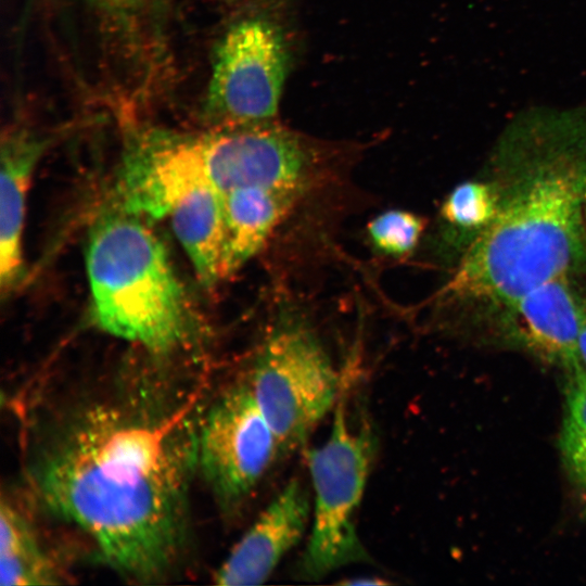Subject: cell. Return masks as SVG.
I'll return each instance as SVG.
<instances>
[{"mask_svg": "<svg viewBox=\"0 0 586 586\" xmlns=\"http://www.w3.org/2000/svg\"><path fill=\"white\" fill-rule=\"evenodd\" d=\"M281 454L249 382L230 387L202 418L198 469L225 511L243 505Z\"/></svg>", "mask_w": 586, "mask_h": 586, "instance_id": "cell-8", "label": "cell"}, {"mask_svg": "<svg viewBox=\"0 0 586 586\" xmlns=\"http://www.w3.org/2000/svg\"><path fill=\"white\" fill-rule=\"evenodd\" d=\"M499 202L500 193L495 181L469 180L449 192L440 213L457 237L469 238L471 243L493 222Z\"/></svg>", "mask_w": 586, "mask_h": 586, "instance_id": "cell-15", "label": "cell"}, {"mask_svg": "<svg viewBox=\"0 0 586 586\" xmlns=\"http://www.w3.org/2000/svg\"><path fill=\"white\" fill-rule=\"evenodd\" d=\"M222 194L224 239L220 279L239 270L265 245L304 196L264 188H238Z\"/></svg>", "mask_w": 586, "mask_h": 586, "instance_id": "cell-12", "label": "cell"}, {"mask_svg": "<svg viewBox=\"0 0 586 586\" xmlns=\"http://www.w3.org/2000/svg\"><path fill=\"white\" fill-rule=\"evenodd\" d=\"M424 227L425 220L412 212L388 209L368 222L367 235L375 251L400 258L413 252Z\"/></svg>", "mask_w": 586, "mask_h": 586, "instance_id": "cell-17", "label": "cell"}, {"mask_svg": "<svg viewBox=\"0 0 586 586\" xmlns=\"http://www.w3.org/2000/svg\"><path fill=\"white\" fill-rule=\"evenodd\" d=\"M201 406L191 386L128 380L75 400L37 436L39 498L123 577L156 582L182 556Z\"/></svg>", "mask_w": 586, "mask_h": 586, "instance_id": "cell-1", "label": "cell"}, {"mask_svg": "<svg viewBox=\"0 0 586 586\" xmlns=\"http://www.w3.org/2000/svg\"><path fill=\"white\" fill-rule=\"evenodd\" d=\"M249 384L282 454L302 446L335 407L340 378L318 337L286 319L266 336Z\"/></svg>", "mask_w": 586, "mask_h": 586, "instance_id": "cell-6", "label": "cell"}, {"mask_svg": "<svg viewBox=\"0 0 586 586\" xmlns=\"http://www.w3.org/2000/svg\"><path fill=\"white\" fill-rule=\"evenodd\" d=\"M292 61L279 0H264L237 17L214 49L204 101L213 127L275 120Z\"/></svg>", "mask_w": 586, "mask_h": 586, "instance_id": "cell-4", "label": "cell"}, {"mask_svg": "<svg viewBox=\"0 0 586 586\" xmlns=\"http://www.w3.org/2000/svg\"><path fill=\"white\" fill-rule=\"evenodd\" d=\"M204 171L221 192L264 188L305 195L321 177L323 150L275 120L193 133Z\"/></svg>", "mask_w": 586, "mask_h": 586, "instance_id": "cell-7", "label": "cell"}, {"mask_svg": "<svg viewBox=\"0 0 586 586\" xmlns=\"http://www.w3.org/2000/svg\"><path fill=\"white\" fill-rule=\"evenodd\" d=\"M560 449L571 481L586 494V386L568 383Z\"/></svg>", "mask_w": 586, "mask_h": 586, "instance_id": "cell-16", "label": "cell"}, {"mask_svg": "<svg viewBox=\"0 0 586 586\" xmlns=\"http://www.w3.org/2000/svg\"><path fill=\"white\" fill-rule=\"evenodd\" d=\"M582 303L569 276L555 278L501 308V332L512 345L565 369L578 337Z\"/></svg>", "mask_w": 586, "mask_h": 586, "instance_id": "cell-10", "label": "cell"}, {"mask_svg": "<svg viewBox=\"0 0 586 586\" xmlns=\"http://www.w3.org/2000/svg\"><path fill=\"white\" fill-rule=\"evenodd\" d=\"M569 383L586 386V296H583L582 320L576 346L566 366Z\"/></svg>", "mask_w": 586, "mask_h": 586, "instance_id": "cell-19", "label": "cell"}, {"mask_svg": "<svg viewBox=\"0 0 586 586\" xmlns=\"http://www.w3.org/2000/svg\"><path fill=\"white\" fill-rule=\"evenodd\" d=\"M518 169L494 180L498 213L444 286L451 300L504 308L586 259V154L561 149Z\"/></svg>", "mask_w": 586, "mask_h": 586, "instance_id": "cell-2", "label": "cell"}, {"mask_svg": "<svg viewBox=\"0 0 586 586\" xmlns=\"http://www.w3.org/2000/svg\"><path fill=\"white\" fill-rule=\"evenodd\" d=\"M313 502L294 477L270 500L215 574L218 585L263 584L283 557L303 538Z\"/></svg>", "mask_w": 586, "mask_h": 586, "instance_id": "cell-9", "label": "cell"}, {"mask_svg": "<svg viewBox=\"0 0 586 586\" xmlns=\"http://www.w3.org/2000/svg\"><path fill=\"white\" fill-rule=\"evenodd\" d=\"M0 584L34 586L60 583V572L34 526L11 501L0 508Z\"/></svg>", "mask_w": 586, "mask_h": 586, "instance_id": "cell-14", "label": "cell"}, {"mask_svg": "<svg viewBox=\"0 0 586 586\" xmlns=\"http://www.w3.org/2000/svg\"><path fill=\"white\" fill-rule=\"evenodd\" d=\"M584 217H585V221H586V191H585V195H584Z\"/></svg>", "mask_w": 586, "mask_h": 586, "instance_id": "cell-20", "label": "cell"}, {"mask_svg": "<svg viewBox=\"0 0 586 586\" xmlns=\"http://www.w3.org/2000/svg\"><path fill=\"white\" fill-rule=\"evenodd\" d=\"M86 267L94 323L150 353L186 340L189 313L165 247L124 208L102 215L90 231Z\"/></svg>", "mask_w": 586, "mask_h": 586, "instance_id": "cell-3", "label": "cell"}, {"mask_svg": "<svg viewBox=\"0 0 586 586\" xmlns=\"http://www.w3.org/2000/svg\"><path fill=\"white\" fill-rule=\"evenodd\" d=\"M50 139L26 128L11 129L1 143L0 284L11 291L22 275L26 202L35 168Z\"/></svg>", "mask_w": 586, "mask_h": 586, "instance_id": "cell-11", "label": "cell"}, {"mask_svg": "<svg viewBox=\"0 0 586 586\" xmlns=\"http://www.w3.org/2000/svg\"><path fill=\"white\" fill-rule=\"evenodd\" d=\"M98 11L124 30H130L139 20L145 0H90Z\"/></svg>", "mask_w": 586, "mask_h": 586, "instance_id": "cell-18", "label": "cell"}, {"mask_svg": "<svg viewBox=\"0 0 586 586\" xmlns=\"http://www.w3.org/2000/svg\"><path fill=\"white\" fill-rule=\"evenodd\" d=\"M167 217L200 281L215 284L220 280L224 239L221 192L206 178L182 194Z\"/></svg>", "mask_w": 586, "mask_h": 586, "instance_id": "cell-13", "label": "cell"}, {"mask_svg": "<svg viewBox=\"0 0 586 586\" xmlns=\"http://www.w3.org/2000/svg\"><path fill=\"white\" fill-rule=\"evenodd\" d=\"M374 438L366 420L356 424L343 397L333 409L330 434L308 453L314 488L313 526L300 572L317 579L367 559L356 530V514L373 460Z\"/></svg>", "mask_w": 586, "mask_h": 586, "instance_id": "cell-5", "label": "cell"}]
</instances>
